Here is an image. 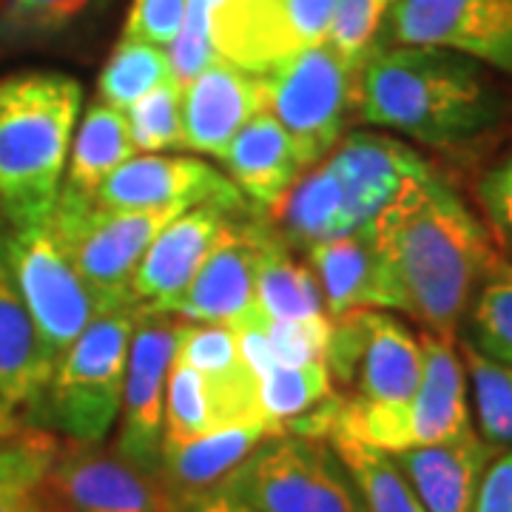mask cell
Here are the masks:
<instances>
[{
	"label": "cell",
	"instance_id": "obj_1",
	"mask_svg": "<svg viewBox=\"0 0 512 512\" xmlns=\"http://www.w3.org/2000/svg\"><path fill=\"white\" fill-rule=\"evenodd\" d=\"M393 293V311L410 313L427 333L453 339L481 279L498 262L487 228L430 168L410 177L367 220Z\"/></svg>",
	"mask_w": 512,
	"mask_h": 512
},
{
	"label": "cell",
	"instance_id": "obj_2",
	"mask_svg": "<svg viewBox=\"0 0 512 512\" xmlns=\"http://www.w3.org/2000/svg\"><path fill=\"white\" fill-rule=\"evenodd\" d=\"M353 109L362 123L413 143L456 148L495 128L501 97L473 57L441 46H384L356 74Z\"/></svg>",
	"mask_w": 512,
	"mask_h": 512
},
{
	"label": "cell",
	"instance_id": "obj_3",
	"mask_svg": "<svg viewBox=\"0 0 512 512\" xmlns=\"http://www.w3.org/2000/svg\"><path fill=\"white\" fill-rule=\"evenodd\" d=\"M83 86L60 72L0 80V222L40 225L52 217L69 163Z\"/></svg>",
	"mask_w": 512,
	"mask_h": 512
},
{
	"label": "cell",
	"instance_id": "obj_4",
	"mask_svg": "<svg viewBox=\"0 0 512 512\" xmlns=\"http://www.w3.org/2000/svg\"><path fill=\"white\" fill-rule=\"evenodd\" d=\"M140 305L94 316L57 359L55 373L37 404L49 424L80 444H100L120 416L128 345Z\"/></svg>",
	"mask_w": 512,
	"mask_h": 512
},
{
	"label": "cell",
	"instance_id": "obj_5",
	"mask_svg": "<svg viewBox=\"0 0 512 512\" xmlns=\"http://www.w3.org/2000/svg\"><path fill=\"white\" fill-rule=\"evenodd\" d=\"M419 342L424 367L416 393L404 404H365L342 396L330 436L342 433L384 453H399L458 439L473 430L467 373L453 348V339L424 333Z\"/></svg>",
	"mask_w": 512,
	"mask_h": 512
},
{
	"label": "cell",
	"instance_id": "obj_6",
	"mask_svg": "<svg viewBox=\"0 0 512 512\" xmlns=\"http://www.w3.org/2000/svg\"><path fill=\"white\" fill-rule=\"evenodd\" d=\"M251 512H367L328 441L265 439L214 487Z\"/></svg>",
	"mask_w": 512,
	"mask_h": 512
},
{
	"label": "cell",
	"instance_id": "obj_7",
	"mask_svg": "<svg viewBox=\"0 0 512 512\" xmlns=\"http://www.w3.org/2000/svg\"><path fill=\"white\" fill-rule=\"evenodd\" d=\"M174 217H180V211H117L60 191L49 228L100 308L111 311L134 305L131 279L140 268V259Z\"/></svg>",
	"mask_w": 512,
	"mask_h": 512
},
{
	"label": "cell",
	"instance_id": "obj_8",
	"mask_svg": "<svg viewBox=\"0 0 512 512\" xmlns=\"http://www.w3.org/2000/svg\"><path fill=\"white\" fill-rule=\"evenodd\" d=\"M356 69L328 43L302 49L265 72L268 111L282 123L305 168L328 160L353 109Z\"/></svg>",
	"mask_w": 512,
	"mask_h": 512
},
{
	"label": "cell",
	"instance_id": "obj_9",
	"mask_svg": "<svg viewBox=\"0 0 512 512\" xmlns=\"http://www.w3.org/2000/svg\"><path fill=\"white\" fill-rule=\"evenodd\" d=\"M0 231L9 268L32 313L43 356L55 373L57 359L103 308L57 245L49 220Z\"/></svg>",
	"mask_w": 512,
	"mask_h": 512
},
{
	"label": "cell",
	"instance_id": "obj_10",
	"mask_svg": "<svg viewBox=\"0 0 512 512\" xmlns=\"http://www.w3.org/2000/svg\"><path fill=\"white\" fill-rule=\"evenodd\" d=\"M325 365L333 384L356 387L350 399L365 404H404L421 382V342L396 316L359 311L330 316Z\"/></svg>",
	"mask_w": 512,
	"mask_h": 512
},
{
	"label": "cell",
	"instance_id": "obj_11",
	"mask_svg": "<svg viewBox=\"0 0 512 512\" xmlns=\"http://www.w3.org/2000/svg\"><path fill=\"white\" fill-rule=\"evenodd\" d=\"M393 46H441L512 74V0H390Z\"/></svg>",
	"mask_w": 512,
	"mask_h": 512
},
{
	"label": "cell",
	"instance_id": "obj_12",
	"mask_svg": "<svg viewBox=\"0 0 512 512\" xmlns=\"http://www.w3.org/2000/svg\"><path fill=\"white\" fill-rule=\"evenodd\" d=\"M174 345L177 322H171L168 313L140 308L128 345L117 456L151 476L160 473L163 456L165 384L174 362Z\"/></svg>",
	"mask_w": 512,
	"mask_h": 512
},
{
	"label": "cell",
	"instance_id": "obj_13",
	"mask_svg": "<svg viewBox=\"0 0 512 512\" xmlns=\"http://www.w3.org/2000/svg\"><path fill=\"white\" fill-rule=\"evenodd\" d=\"M94 202L117 211H146L171 208L191 211L200 205H220L231 214H248L251 202L239 194L228 174L197 157H160V154H134L123 163L100 191ZM256 211V208H254Z\"/></svg>",
	"mask_w": 512,
	"mask_h": 512
},
{
	"label": "cell",
	"instance_id": "obj_14",
	"mask_svg": "<svg viewBox=\"0 0 512 512\" xmlns=\"http://www.w3.org/2000/svg\"><path fill=\"white\" fill-rule=\"evenodd\" d=\"M271 234L274 225L254 220V211L231 217L174 313L185 322L239 325L256 308V271Z\"/></svg>",
	"mask_w": 512,
	"mask_h": 512
},
{
	"label": "cell",
	"instance_id": "obj_15",
	"mask_svg": "<svg viewBox=\"0 0 512 512\" xmlns=\"http://www.w3.org/2000/svg\"><path fill=\"white\" fill-rule=\"evenodd\" d=\"M49 490L63 512H174L160 478L80 441L57 450Z\"/></svg>",
	"mask_w": 512,
	"mask_h": 512
},
{
	"label": "cell",
	"instance_id": "obj_16",
	"mask_svg": "<svg viewBox=\"0 0 512 512\" xmlns=\"http://www.w3.org/2000/svg\"><path fill=\"white\" fill-rule=\"evenodd\" d=\"M231 217L237 214L220 205H200L168 222L140 259L131 279V302L171 316Z\"/></svg>",
	"mask_w": 512,
	"mask_h": 512
},
{
	"label": "cell",
	"instance_id": "obj_17",
	"mask_svg": "<svg viewBox=\"0 0 512 512\" xmlns=\"http://www.w3.org/2000/svg\"><path fill=\"white\" fill-rule=\"evenodd\" d=\"M262 109H268L265 74L245 72L222 57L214 60L183 86L180 114L185 148L222 160L239 128Z\"/></svg>",
	"mask_w": 512,
	"mask_h": 512
},
{
	"label": "cell",
	"instance_id": "obj_18",
	"mask_svg": "<svg viewBox=\"0 0 512 512\" xmlns=\"http://www.w3.org/2000/svg\"><path fill=\"white\" fill-rule=\"evenodd\" d=\"M325 163L345 191L356 228L373 220L410 177L430 171V165L413 148L370 131H353L342 137Z\"/></svg>",
	"mask_w": 512,
	"mask_h": 512
},
{
	"label": "cell",
	"instance_id": "obj_19",
	"mask_svg": "<svg viewBox=\"0 0 512 512\" xmlns=\"http://www.w3.org/2000/svg\"><path fill=\"white\" fill-rule=\"evenodd\" d=\"M174 356L200 373L225 427L268 421L259 410L256 373L245 362L234 330L225 325H205V322L183 319L177 322Z\"/></svg>",
	"mask_w": 512,
	"mask_h": 512
},
{
	"label": "cell",
	"instance_id": "obj_20",
	"mask_svg": "<svg viewBox=\"0 0 512 512\" xmlns=\"http://www.w3.org/2000/svg\"><path fill=\"white\" fill-rule=\"evenodd\" d=\"M427 512H473L481 478L495 456L476 430L458 439L390 453Z\"/></svg>",
	"mask_w": 512,
	"mask_h": 512
},
{
	"label": "cell",
	"instance_id": "obj_21",
	"mask_svg": "<svg viewBox=\"0 0 512 512\" xmlns=\"http://www.w3.org/2000/svg\"><path fill=\"white\" fill-rule=\"evenodd\" d=\"M228 180L251 208L271 211L308 168L299 160V151L288 131L268 109L254 114L222 154Z\"/></svg>",
	"mask_w": 512,
	"mask_h": 512
},
{
	"label": "cell",
	"instance_id": "obj_22",
	"mask_svg": "<svg viewBox=\"0 0 512 512\" xmlns=\"http://www.w3.org/2000/svg\"><path fill=\"white\" fill-rule=\"evenodd\" d=\"M305 251L308 265L319 279L328 316L359 308L393 311V293L367 225H359L342 237L316 242Z\"/></svg>",
	"mask_w": 512,
	"mask_h": 512
},
{
	"label": "cell",
	"instance_id": "obj_23",
	"mask_svg": "<svg viewBox=\"0 0 512 512\" xmlns=\"http://www.w3.org/2000/svg\"><path fill=\"white\" fill-rule=\"evenodd\" d=\"M217 55L239 69L265 74L299 52L279 0H205Z\"/></svg>",
	"mask_w": 512,
	"mask_h": 512
},
{
	"label": "cell",
	"instance_id": "obj_24",
	"mask_svg": "<svg viewBox=\"0 0 512 512\" xmlns=\"http://www.w3.org/2000/svg\"><path fill=\"white\" fill-rule=\"evenodd\" d=\"M282 436L271 421H251V424H237V427H222L208 436L163 450L160 456V473L165 493L174 507L185 501L208 493L228 476L248 453L265 439Z\"/></svg>",
	"mask_w": 512,
	"mask_h": 512
},
{
	"label": "cell",
	"instance_id": "obj_25",
	"mask_svg": "<svg viewBox=\"0 0 512 512\" xmlns=\"http://www.w3.org/2000/svg\"><path fill=\"white\" fill-rule=\"evenodd\" d=\"M49 379L52 367L43 356L32 313L9 268L0 231V399L12 410H37Z\"/></svg>",
	"mask_w": 512,
	"mask_h": 512
},
{
	"label": "cell",
	"instance_id": "obj_26",
	"mask_svg": "<svg viewBox=\"0 0 512 512\" xmlns=\"http://www.w3.org/2000/svg\"><path fill=\"white\" fill-rule=\"evenodd\" d=\"M268 214L274 217L276 234L291 248H311L356 228L345 191L328 163L302 174Z\"/></svg>",
	"mask_w": 512,
	"mask_h": 512
},
{
	"label": "cell",
	"instance_id": "obj_27",
	"mask_svg": "<svg viewBox=\"0 0 512 512\" xmlns=\"http://www.w3.org/2000/svg\"><path fill=\"white\" fill-rule=\"evenodd\" d=\"M134 154L137 148L131 143L126 111L111 109L106 103H94L74 128L60 191L83 197V200H94L100 185Z\"/></svg>",
	"mask_w": 512,
	"mask_h": 512
},
{
	"label": "cell",
	"instance_id": "obj_28",
	"mask_svg": "<svg viewBox=\"0 0 512 512\" xmlns=\"http://www.w3.org/2000/svg\"><path fill=\"white\" fill-rule=\"evenodd\" d=\"M256 305L271 322H293L325 313V299L311 265L299 262L285 239L271 234L259 271H256Z\"/></svg>",
	"mask_w": 512,
	"mask_h": 512
},
{
	"label": "cell",
	"instance_id": "obj_29",
	"mask_svg": "<svg viewBox=\"0 0 512 512\" xmlns=\"http://www.w3.org/2000/svg\"><path fill=\"white\" fill-rule=\"evenodd\" d=\"M57 450L43 430H20L0 441V512H52L49 473Z\"/></svg>",
	"mask_w": 512,
	"mask_h": 512
},
{
	"label": "cell",
	"instance_id": "obj_30",
	"mask_svg": "<svg viewBox=\"0 0 512 512\" xmlns=\"http://www.w3.org/2000/svg\"><path fill=\"white\" fill-rule=\"evenodd\" d=\"M328 444L345 464L367 512H427L390 453L342 433H333Z\"/></svg>",
	"mask_w": 512,
	"mask_h": 512
},
{
	"label": "cell",
	"instance_id": "obj_31",
	"mask_svg": "<svg viewBox=\"0 0 512 512\" xmlns=\"http://www.w3.org/2000/svg\"><path fill=\"white\" fill-rule=\"evenodd\" d=\"M256 396L262 416L285 436L293 421L336 396V384L322 359L305 365H274L256 376Z\"/></svg>",
	"mask_w": 512,
	"mask_h": 512
},
{
	"label": "cell",
	"instance_id": "obj_32",
	"mask_svg": "<svg viewBox=\"0 0 512 512\" xmlns=\"http://www.w3.org/2000/svg\"><path fill=\"white\" fill-rule=\"evenodd\" d=\"M168 80H174V72L163 46L123 37V43L111 52L109 63L100 72L97 92L106 106L128 111L140 97H146Z\"/></svg>",
	"mask_w": 512,
	"mask_h": 512
},
{
	"label": "cell",
	"instance_id": "obj_33",
	"mask_svg": "<svg viewBox=\"0 0 512 512\" xmlns=\"http://www.w3.org/2000/svg\"><path fill=\"white\" fill-rule=\"evenodd\" d=\"M222 427L225 424H222L220 410L200 373L174 356L171 370H168V384H165L163 450L188 444Z\"/></svg>",
	"mask_w": 512,
	"mask_h": 512
},
{
	"label": "cell",
	"instance_id": "obj_34",
	"mask_svg": "<svg viewBox=\"0 0 512 512\" xmlns=\"http://www.w3.org/2000/svg\"><path fill=\"white\" fill-rule=\"evenodd\" d=\"M481 356L512 365V265L495 262L470 302V339Z\"/></svg>",
	"mask_w": 512,
	"mask_h": 512
},
{
	"label": "cell",
	"instance_id": "obj_35",
	"mask_svg": "<svg viewBox=\"0 0 512 512\" xmlns=\"http://www.w3.org/2000/svg\"><path fill=\"white\" fill-rule=\"evenodd\" d=\"M461 359L473 384L478 436L498 447L512 444V365H501L461 342Z\"/></svg>",
	"mask_w": 512,
	"mask_h": 512
},
{
	"label": "cell",
	"instance_id": "obj_36",
	"mask_svg": "<svg viewBox=\"0 0 512 512\" xmlns=\"http://www.w3.org/2000/svg\"><path fill=\"white\" fill-rule=\"evenodd\" d=\"M180 97L183 89L177 80H168L154 92L140 97L126 111L131 143L143 154H160V151H180L183 140V114H180Z\"/></svg>",
	"mask_w": 512,
	"mask_h": 512
},
{
	"label": "cell",
	"instance_id": "obj_37",
	"mask_svg": "<svg viewBox=\"0 0 512 512\" xmlns=\"http://www.w3.org/2000/svg\"><path fill=\"white\" fill-rule=\"evenodd\" d=\"M106 3L109 0H6L0 12V40L29 43L57 35Z\"/></svg>",
	"mask_w": 512,
	"mask_h": 512
},
{
	"label": "cell",
	"instance_id": "obj_38",
	"mask_svg": "<svg viewBox=\"0 0 512 512\" xmlns=\"http://www.w3.org/2000/svg\"><path fill=\"white\" fill-rule=\"evenodd\" d=\"M390 0H336L330 20L328 43L350 69H362L365 57L373 52V40L382 29Z\"/></svg>",
	"mask_w": 512,
	"mask_h": 512
},
{
	"label": "cell",
	"instance_id": "obj_39",
	"mask_svg": "<svg viewBox=\"0 0 512 512\" xmlns=\"http://www.w3.org/2000/svg\"><path fill=\"white\" fill-rule=\"evenodd\" d=\"M330 336V316H308L293 322H268V345L274 353V365H305L325 362V348Z\"/></svg>",
	"mask_w": 512,
	"mask_h": 512
},
{
	"label": "cell",
	"instance_id": "obj_40",
	"mask_svg": "<svg viewBox=\"0 0 512 512\" xmlns=\"http://www.w3.org/2000/svg\"><path fill=\"white\" fill-rule=\"evenodd\" d=\"M188 0H131L126 20V40H143L151 46H168L185 18Z\"/></svg>",
	"mask_w": 512,
	"mask_h": 512
},
{
	"label": "cell",
	"instance_id": "obj_41",
	"mask_svg": "<svg viewBox=\"0 0 512 512\" xmlns=\"http://www.w3.org/2000/svg\"><path fill=\"white\" fill-rule=\"evenodd\" d=\"M478 200L490 217V225L512 242V154L487 168L478 183Z\"/></svg>",
	"mask_w": 512,
	"mask_h": 512
},
{
	"label": "cell",
	"instance_id": "obj_42",
	"mask_svg": "<svg viewBox=\"0 0 512 512\" xmlns=\"http://www.w3.org/2000/svg\"><path fill=\"white\" fill-rule=\"evenodd\" d=\"M279 3H282V12L291 26L299 52L311 46H322L328 40L336 0H279Z\"/></svg>",
	"mask_w": 512,
	"mask_h": 512
},
{
	"label": "cell",
	"instance_id": "obj_43",
	"mask_svg": "<svg viewBox=\"0 0 512 512\" xmlns=\"http://www.w3.org/2000/svg\"><path fill=\"white\" fill-rule=\"evenodd\" d=\"M473 512H512V450L487 467Z\"/></svg>",
	"mask_w": 512,
	"mask_h": 512
},
{
	"label": "cell",
	"instance_id": "obj_44",
	"mask_svg": "<svg viewBox=\"0 0 512 512\" xmlns=\"http://www.w3.org/2000/svg\"><path fill=\"white\" fill-rule=\"evenodd\" d=\"M174 512H251L248 507L237 504L234 498L222 495L220 490H208V493L197 495L191 501H185L180 507H174Z\"/></svg>",
	"mask_w": 512,
	"mask_h": 512
},
{
	"label": "cell",
	"instance_id": "obj_45",
	"mask_svg": "<svg viewBox=\"0 0 512 512\" xmlns=\"http://www.w3.org/2000/svg\"><path fill=\"white\" fill-rule=\"evenodd\" d=\"M15 433H20L18 410H12L9 404L0 399V441L12 439Z\"/></svg>",
	"mask_w": 512,
	"mask_h": 512
}]
</instances>
